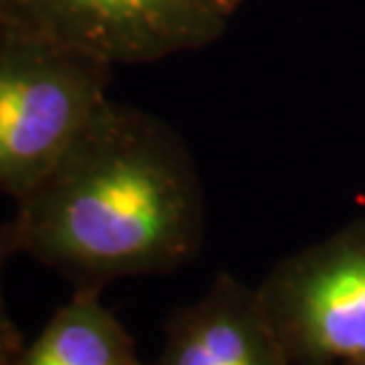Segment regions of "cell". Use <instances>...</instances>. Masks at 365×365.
Masks as SVG:
<instances>
[{"label": "cell", "instance_id": "cell-1", "mask_svg": "<svg viewBox=\"0 0 365 365\" xmlns=\"http://www.w3.org/2000/svg\"><path fill=\"white\" fill-rule=\"evenodd\" d=\"M19 252L73 290L163 276L200 255L205 196L196 160L170 123L113 102L97 108L52 173L17 200Z\"/></svg>", "mask_w": 365, "mask_h": 365}, {"label": "cell", "instance_id": "cell-2", "mask_svg": "<svg viewBox=\"0 0 365 365\" xmlns=\"http://www.w3.org/2000/svg\"><path fill=\"white\" fill-rule=\"evenodd\" d=\"M113 64L0 26V193L24 198L108 99Z\"/></svg>", "mask_w": 365, "mask_h": 365}, {"label": "cell", "instance_id": "cell-3", "mask_svg": "<svg viewBox=\"0 0 365 365\" xmlns=\"http://www.w3.org/2000/svg\"><path fill=\"white\" fill-rule=\"evenodd\" d=\"M255 287L292 365L365 361V217L281 259Z\"/></svg>", "mask_w": 365, "mask_h": 365}, {"label": "cell", "instance_id": "cell-4", "mask_svg": "<svg viewBox=\"0 0 365 365\" xmlns=\"http://www.w3.org/2000/svg\"><path fill=\"white\" fill-rule=\"evenodd\" d=\"M210 0H0V26L111 64H151L220 41Z\"/></svg>", "mask_w": 365, "mask_h": 365}, {"label": "cell", "instance_id": "cell-5", "mask_svg": "<svg viewBox=\"0 0 365 365\" xmlns=\"http://www.w3.org/2000/svg\"><path fill=\"white\" fill-rule=\"evenodd\" d=\"M146 365H292L257 287L220 274L196 302L173 309L160 354Z\"/></svg>", "mask_w": 365, "mask_h": 365}, {"label": "cell", "instance_id": "cell-6", "mask_svg": "<svg viewBox=\"0 0 365 365\" xmlns=\"http://www.w3.org/2000/svg\"><path fill=\"white\" fill-rule=\"evenodd\" d=\"M12 365H146L102 290L81 287L45 323Z\"/></svg>", "mask_w": 365, "mask_h": 365}, {"label": "cell", "instance_id": "cell-7", "mask_svg": "<svg viewBox=\"0 0 365 365\" xmlns=\"http://www.w3.org/2000/svg\"><path fill=\"white\" fill-rule=\"evenodd\" d=\"M17 252H19V240H17V231H14V222L0 224V325L10 323V316H7L5 309V297H3V271L7 259Z\"/></svg>", "mask_w": 365, "mask_h": 365}, {"label": "cell", "instance_id": "cell-8", "mask_svg": "<svg viewBox=\"0 0 365 365\" xmlns=\"http://www.w3.org/2000/svg\"><path fill=\"white\" fill-rule=\"evenodd\" d=\"M24 349V337L12 321L0 325V365H12Z\"/></svg>", "mask_w": 365, "mask_h": 365}, {"label": "cell", "instance_id": "cell-9", "mask_svg": "<svg viewBox=\"0 0 365 365\" xmlns=\"http://www.w3.org/2000/svg\"><path fill=\"white\" fill-rule=\"evenodd\" d=\"M243 3H245V0H210V5H212L227 21L240 10V5H243Z\"/></svg>", "mask_w": 365, "mask_h": 365}, {"label": "cell", "instance_id": "cell-10", "mask_svg": "<svg viewBox=\"0 0 365 365\" xmlns=\"http://www.w3.org/2000/svg\"><path fill=\"white\" fill-rule=\"evenodd\" d=\"M356 365H365V361H361V363H356Z\"/></svg>", "mask_w": 365, "mask_h": 365}]
</instances>
